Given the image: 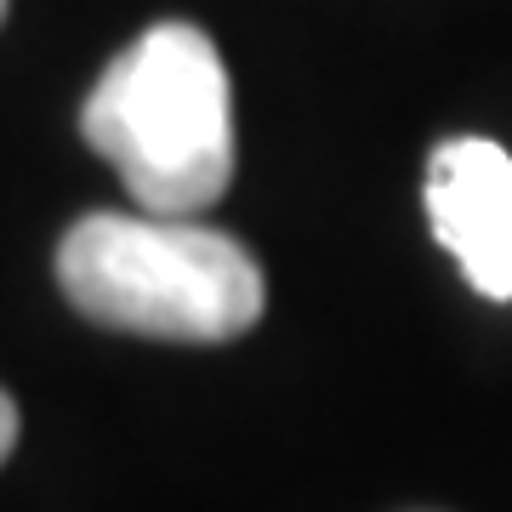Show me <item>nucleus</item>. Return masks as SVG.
Returning a JSON list of instances; mask_svg holds the SVG:
<instances>
[{
    "instance_id": "1",
    "label": "nucleus",
    "mask_w": 512,
    "mask_h": 512,
    "mask_svg": "<svg viewBox=\"0 0 512 512\" xmlns=\"http://www.w3.org/2000/svg\"><path fill=\"white\" fill-rule=\"evenodd\" d=\"M80 131L137 211L200 217L234 183V97L205 29L154 23L92 86Z\"/></svg>"
},
{
    "instance_id": "2",
    "label": "nucleus",
    "mask_w": 512,
    "mask_h": 512,
    "mask_svg": "<svg viewBox=\"0 0 512 512\" xmlns=\"http://www.w3.org/2000/svg\"><path fill=\"white\" fill-rule=\"evenodd\" d=\"M57 285L109 330L154 342H234L268 308L256 256L200 217L97 211L57 245Z\"/></svg>"
},
{
    "instance_id": "3",
    "label": "nucleus",
    "mask_w": 512,
    "mask_h": 512,
    "mask_svg": "<svg viewBox=\"0 0 512 512\" xmlns=\"http://www.w3.org/2000/svg\"><path fill=\"white\" fill-rule=\"evenodd\" d=\"M433 239L478 296L512 302V154L490 137H450L427 165Z\"/></svg>"
},
{
    "instance_id": "4",
    "label": "nucleus",
    "mask_w": 512,
    "mask_h": 512,
    "mask_svg": "<svg viewBox=\"0 0 512 512\" xmlns=\"http://www.w3.org/2000/svg\"><path fill=\"white\" fill-rule=\"evenodd\" d=\"M12 444H18V404L12 393H0V461L12 456Z\"/></svg>"
},
{
    "instance_id": "5",
    "label": "nucleus",
    "mask_w": 512,
    "mask_h": 512,
    "mask_svg": "<svg viewBox=\"0 0 512 512\" xmlns=\"http://www.w3.org/2000/svg\"><path fill=\"white\" fill-rule=\"evenodd\" d=\"M0 23H6V0H0Z\"/></svg>"
}]
</instances>
